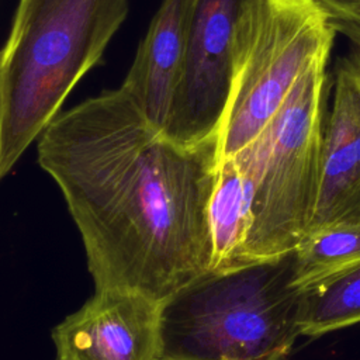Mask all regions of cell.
I'll return each mask as SVG.
<instances>
[{"instance_id": "6da1fadb", "label": "cell", "mask_w": 360, "mask_h": 360, "mask_svg": "<svg viewBox=\"0 0 360 360\" xmlns=\"http://www.w3.org/2000/svg\"><path fill=\"white\" fill-rule=\"evenodd\" d=\"M38 163L65 197L96 288L160 304L211 269L219 134L173 142L121 86L56 115Z\"/></svg>"}, {"instance_id": "7a4b0ae2", "label": "cell", "mask_w": 360, "mask_h": 360, "mask_svg": "<svg viewBox=\"0 0 360 360\" xmlns=\"http://www.w3.org/2000/svg\"><path fill=\"white\" fill-rule=\"evenodd\" d=\"M128 8V0H18L0 51V180L100 62Z\"/></svg>"}, {"instance_id": "3957f363", "label": "cell", "mask_w": 360, "mask_h": 360, "mask_svg": "<svg viewBox=\"0 0 360 360\" xmlns=\"http://www.w3.org/2000/svg\"><path fill=\"white\" fill-rule=\"evenodd\" d=\"M292 250L202 273L159 307L158 360H288L300 335Z\"/></svg>"}, {"instance_id": "277c9868", "label": "cell", "mask_w": 360, "mask_h": 360, "mask_svg": "<svg viewBox=\"0 0 360 360\" xmlns=\"http://www.w3.org/2000/svg\"><path fill=\"white\" fill-rule=\"evenodd\" d=\"M336 34L322 0H240L219 159L238 153L264 131L301 76L328 62Z\"/></svg>"}, {"instance_id": "5b68a950", "label": "cell", "mask_w": 360, "mask_h": 360, "mask_svg": "<svg viewBox=\"0 0 360 360\" xmlns=\"http://www.w3.org/2000/svg\"><path fill=\"white\" fill-rule=\"evenodd\" d=\"M328 62L295 83L264 131L248 145L255 159V193L246 260L291 252L307 233L316 201L326 103Z\"/></svg>"}, {"instance_id": "8992f818", "label": "cell", "mask_w": 360, "mask_h": 360, "mask_svg": "<svg viewBox=\"0 0 360 360\" xmlns=\"http://www.w3.org/2000/svg\"><path fill=\"white\" fill-rule=\"evenodd\" d=\"M240 0H195L190 35L172 98L167 139L195 145L218 135L233 75V34Z\"/></svg>"}, {"instance_id": "52a82bcc", "label": "cell", "mask_w": 360, "mask_h": 360, "mask_svg": "<svg viewBox=\"0 0 360 360\" xmlns=\"http://www.w3.org/2000/svg\"><path fill=\"white\" fill-rule=\"evenodd\" d=\"M160 304L135 291L96 294L52 329L58 360H158Z\"/></svg>"}, {"instance_id": "ba28073f", "label": "cell", "mask_w": 360, "mask_h": 360, "mask_svg": "<svg viewBox=\"0 0 360 360\" xmlns=\"http://www.w3.org/2000/svg\"><path fill=\"white\" fill-rule=\"evenodd\" d=\"M339 222H360V83L349 55L336 66L316 201L307 232Z\"/></svg>"}, {"instance_id": "9c48e42d", "label": "cell", "mask_w": 360, "mask_h": 360, "mask_svg": "<svg viewBox=\"0 0 360 360\" xmlns=\"http://www.w3.org/2000/svg\"><path fill=\"white\" fill-rule=\"evenodd\" d=\"M195 0H162L121 84L160 134L183 65Z\"/></svg>"}, {"instance_id": "30bf717a", "label": "cell", "mask_w": 360, "mask_h": 360, "mask_svg": "<svg viewBox=\"0 0 360 360\" xmlns=\"http://www.w3.org/2000/svg\"><path fill=\"white\" fill-rule=\"evenodd\" d=\"M255 193V159L248 146L219 159L210 201L212 236L211 269H229L249 263L246 238Z\"/></svg>"}, {"instance_id": "8fae6325", "label": "cell", "mask_w": 360, "mask_h": 360, "mask_svg": "<svg viewBox=\"0 0 360 360\" xmlns=\"http://www.w3.org/2000/svg\"><path fill=\"white\" fill-rule=\"evenodd\" d=\"M292 255V284L302 292L360 263V222L308 231Z\"/></svg>"}, {"instance_id": "7c38bea8", "label": "cell", "mask_w": 360, "mask_h": 360, "mask_svg": "<svg viewBox=\"0 0 360 360\" xmlns=\"http://www.w3.org/2000/svg\"><path fill=\"white\" fill-rule=\"evenodd\" d=\"M356 323H360V263L301 292V336L318 338Z\"/></svg>"}, {"instance_id": "4fadbf2b", "label": "cell", "mask_w": 360, "mask_h": 360, "mask_svg": "<svg viewBox=\"0 0 360 360\" xmlns=\"http://www.w3.org/2000/svg\"><path fill=\"white\" fill-rule=\"evenodd\" d=\"M322 1L329 8L338 32L347 37L353 44V49L349 53V58L354 66L360 83V7L338 0Z\"/></svg>"}, {"instance_id": "5bb4252c", "label": "cell", "mask_w": 360, "mask_h": 360, "mask_svg": "<svg viewBox=\"0 0 360 360\" xmlns=\"http://www.w3.org/2000/svg\"><path fill=\"white\" fill-rule=\"evenodd\" d=\"M1 111H3V98H1V70H0V129H1Z\"/></svg>"}, {"instance_id": "9a60e30c", "label": "cell", "mask_w": 360, "mask_h": 360, "mask_svg": "<svg viewBox=\"0 0 360 360\" xmlns=\"http://www.w3.org/2000/svg\"><path fill=\"white\" fill-rule=\"evenodd\" d=\"M338 1H345V3H352L354 6H359L360 7V0H338Z\"/></svg>"}]
</instances>
